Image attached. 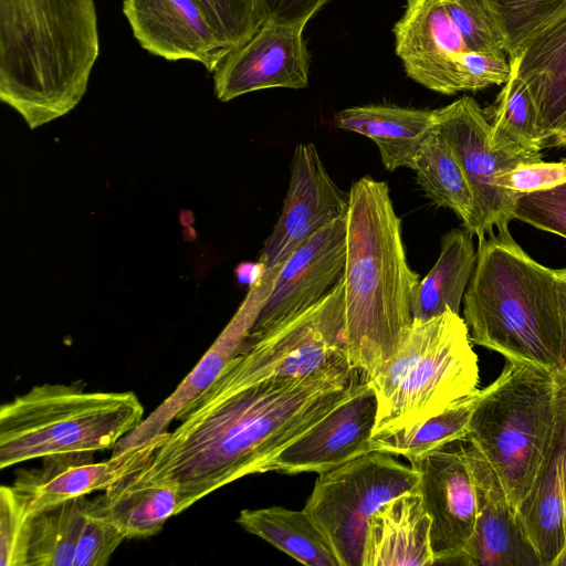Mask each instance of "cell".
<instances>
[{
	"label": "cell",
	"mask_w": 566,
	"mask_h": 566,
	"mask_svg": "<svg viewBox=\"0 0 566 566\" xmlns=\"http://www.w3.org/2000/svg\"><path fill=\"white\" fill-rule=\"evenodd\" d=\"M364 378L357 370L301 379L271 378L233 386L217 379L193 400L142 467L172 482L187 510L272 461L346 398Z\"/></svg>",
	"instance_id": "1"
},
{
	"label": "cell",
	"mask_w": 566,
	"mask_h": 566,
	"mask_svg": "<svg viewBox=\"0 0 566 566\" xmlns=\"http://www.w3.org/2000/svg\"><path fill=\"white\" fill-rule=\"evenodd\" d=\"M348 197L344 338L352 368L366 379L411 325L421 280L408 264L388 185L365 176Z\"/></svg>",
	"instance_id": "2"
},
{
	"label": "cell",
	"mask_w": 566,
	"mask_h": 566,
	"mask_svg": "<svg viewBox=\"0 0 566 566\" xmlns=\"http://www.w3.org/2000/svg\"><path fill=\"white\" fill-rule=\"evenodd\" d=\"M98 54L94 0H0V98L30 128L80 103Z\"/></svg>",
	"instance_id": "3"
},
{
	"label": "cell",
	"mask_w": 566,
	"mask_h": 566,
	"mask_svg": "<svg viewBox=\"0 0 566 566\" xmlns=\"http://www.w3.org/2000/svg\"><path fill=\"white\" fill-rule=\"evenodd\" d=\"M463 305L473 343L507 361L560 371L556 270L531 258L509 227L479 240Z\"/></svg>",
	"instance_id": "4"
},
{
	"label": "cell",
	"mask_w": 566,
	"mask_h": 566,
	"mask_svg": "<svg viewBox=\"0 0 566 566\" xmlns=\"http://www.w3.org/2000/svg\"><path fill=\"white\" fill-rule=\"evenodd\" d=\"M366 380L377 399L373 436L410 429L471 395L478 389L479 364L464 318L449 308L412 321Z\"/></svg>",
	"instance_id": "5"
},
{
	"label": "cell",
	"mask_w": 566,
	"mask_h": 566,
	"mask_svg": "<svg viewBox=\"0 0 566 566\" xmlns=\"http://www.w3.org/2000/svg\"><path fill=\"white\" fill-rule=\"evenodd\" d=\"M144 418L133 391L34 386L1 406L0 469L55 453L113 450Z\"/></svg>",
	"instance_id": "6"
},
{
	"label": "cell",
	"mask_w": 566,
	"mask_h": 566,
	"mask_svg": "<svg viewBox=\"0 0 566 566\" xmlns=\"http://www.w3.org/2000/svg\"><path fill=\"white\" fill-rule=\"evenodd\" d=\"M555 373L507 361L480 391L465 440L485 458L516 510L531 492L555 419Z\"/></svg>",
	"instance_id": "7"
},
{
	"label": "cell",
	"mask_w": 566,
	"mask_h": 566,
	"mask_svg": "<svg viewBox=\"0 0 566 566\" xmlns=\"http://www.w3.org/2000/svg\"><path fill=\"white\" fill-rule=\"evenodd\" d=\"M419 474L389 453L370 451L318 474L304 511L340 566H363L370 516L394 497L417 489Z\"/></svg>",
	"instance_id": "8"
},
{
	"label": "cell",
	"mask_w": 566,
	"mask_h": 566,
	"mask_svg": "<svg viewBox=\"0 0 566 566\" xmlns=\"http://www.w3.org/2000/svg\"><path fill=\"white\" fill-rule=\"evenodd\" d=\"M343 277L310 308L272 328L242 352L218 378L240 386L271 378L301 379L354 370L344 338Z\"/></svg>",
	"instance_id": "9"
},
{
	"label": "cell",
	"mask_w": 566,
	"mask_h": 566,
	"mask_svg": "<svg viewBox=\"0 0 566 566\" xmlns=\"http://www.w3.org/2000/svg\"><path fill=\"white\" fill-rule=\"evenodd\" d=\"M409 461L419 474L418 490L431 516L434 564H457L474 532L483 497L499 480L465 439Z\"/></svg>",
	"instance_id": "10"
},
{
	"label": "cell",
	"mask_w": 566,
	"mask_h": 566,
	"mask_svg": "<svg viewBox=\"0 0 566 566\" xmlns=\"http://www.w3.org/2000/svg\"><path fill=\"white\" fill-rule=\"evenodd\" d=\"M436 128L449 144L471 188L479 240L509 227L518 193L502 188V176L522 164L541 161L542 153L514 154L490 145L491 127L480 104L464 95L436 109Z\"/></svg>",
	"instance_id": "11"
},
{
	"label": "cell",
	"mask_w": 566,
	"mask_h": 566,
	"mask_svg": "<svg viewBox=\"0 0 566 566\" xmlns=\"http://www.w3.org/2000/svg\"><path fill=\"white\" fill-rule=\"evenodd\" d=\"M304 29L305 24L266 19L245 43L228 52L212 72L218 99L229 102L266 88L307 87L310 56Z\"/></svg>",
	"instance_id": "12"
},
{
	"label": "cell",
	"mask_w": 566,
	"mask_h": 566,
	"mask_svg": "<svg viewBox=\"0 0 566 566\" xmlns=\"http://www.w3.org/2000/svg\"><path fill=\"white\" fill-rule=\"evenodd\" d=\"M345 263L346 217L316 231L285 259L248 339L317 303L343 277Z\"/></svg>",
	"instance_id": "13"
},
{
	"label": "cell",
	"mask_w": 566,
	"mask_h": 566,
	"mask_svg": "<svg viewBox=\"0 0 566 566\" xmlns=\"http://www.w3.org/2000/svg\"><path fill=\"white\" fill-rule=\"evenodd\" d=\"M349 197L328 175L313 144H298L281 214L261 250L259 265L273 269L307 238L347 216Z\"/></svg>",
	"instance_id": "14"
},
{
	"label": "cell",
	"mask_w": 566,
	"mask_h": 566,
	"mask_svg": "<svg viewBox=\"0 0 566 566\" xmlns=\"http://www.w3.org/2000/svg\"><path fill=\"white\" fill-rule=\"evenodd\" d=\"M281 264L260 270L251 289L214 343L191 371L140 424L113 449L118 454L128 448L146 444L168 431L174 420L221 376L228 365L242 352L250 333L275 283Z\"/></svg>",
	"instance_id": "15"
},
{
	"label": "cell",
	"mask_w": 566,
	"mask_h": 566,
	"mask_svg": "<svg viewBox=\"0 0 566 566\" xmlns=\"http://www.w3.org/2000/svg\"><path fill=\"white\" fill-rule=\"evenodd\" d=\"M377 399L363 378L352 392L272 461L270 472L324 473L371 451Z\"/></svg>",
	"instance_id": "16"
},
{
	"label": "cell",
	"mask_w": 566,
	"mask_h": 566,
	"mask_svg": "<svg viewBox=\"0 0 566 566\" xmlns=\"http://www.w3.org/2000/svg\"><path fill=\"white\" fill-rule=\"evenodd\" d=\"M392 32L409 78L440 94L462 92L459 62L469 50L443 0H406Z\"/></svg>",
	"instance_id": "17"
},
{
	"label": "cell",
	"mask_w": 566,
	"mask_h": 566,
	"mask_svg": "<svg viewBox=\"0 0 566 566\" xmlns=\"http://www.w3.org/2000/svg\"><path fill=\"white\" fill-rule=\"evenodd\" d=\"M165 433L146 444L112 454L102 462H96L94 452L87 451L43 457L39 468L18 471L12 486L27 499L33 515L66 501L105 491L125 474L143 467Z\"/></svg>",
	"instance_id": "18"
},
{
	"label": "cell",
	"mask_w": 566,
	"mask_h": 566,
	"mask_svg": "<svg viewBox=\"0 0 566 566\" xmlns=\"http://www.w3.org/2000/svg\"><path fill=\"white\" fill-rule=\"evenodd\" d=\"M123 13L153 55L196 61L212 73L229 52L195 0H124Z\"/></svg>",
	"instance_id": "19"
},
{
	"label": "cell",
	"mask_w": 566,
	"mask_h": 566,
	"mask_svg": "<svg viewBox=\"0 0 566 566\" xmlns=\"http://www.w3.org/2000/svg\"><path fill=\"white\" fill-rule=\"evenodd\" d=\"M509 61L533 98L547 146L566 147V11Z\"/></svg>",
	"instance_id": "20"
},
{
	"label": "cell",
	"mask_w": 566,
	"mask_h": 566,
	"mask_svg": "<svg viewBox=\"0 0 566 566\" xmlns=\"http://www.w3.org/2000/svg\"><path fill=\"white\" fill-rule=\"evenodd\" d=\"M555 419L537 479L517 514L542 566H551L565 545L562 479L566 464V371L555 373Z\"/></svg>",
	"instance_id": "21"
},
{
	"label": "cell",
	"mask_w": 566,
	"mask_h": 566,
	"mask_svg": "<svg viewBox=\"0 0 566 566\" xmlns=\"http://www.w3.org/2000/svg\"><path fill=\"white\" fill-rule=\"evenodd\" d=\"M430 531L431 516L417 486L394 497L370 516L361 565H433Z\"/></svg>",
	"instance_id": "22"
},
{
	"label": "cell",
	"mask_w": 566,
	"mask_h": 566,
	"mask_svg": "<svg viewBox=\"0 0 566 566\" xmlns=\"http://www.w3.org/2000/svg\"><path fill=\"white\" fill-rule=\"evenodd\" d=\"M336 127L370 138L388 171L415 169L418 153L436 124V109L396 105L344 108L334 117Z\"/></svg>",
	"instance_id": "23"
},
{
	"label": "cell",
	"mask_w": 566,
	"mask_h": 566,
	"mask_svg": "<svg viewBox=\"0 0 566 566\" xmlns=\"http://www.w3.org/2000/svg\"><path fill=\"white\" fill-rule=\"evenodd\" d=\"M468 566H542L538 554L499 482L485 493L474 532L457 560Z\"/></svg>",
	"instance_id": "24"
},
{
	"label": "cell",
	"mask_w": 566,
	"mask_h": 566,
	"mask_svg": "<svg viewBox=\"0 0 566 566\" xmlns=\"http://www.w3.org/2000/svg\"><path fill=\"white\" fill-rule=\"evenodd\" d=\"M126 539L157 534L172 516L185 511L178 488L148 476L139 469L114 482L95 497Z\"/></svg>",
	"instance_id": "25"
},
{
	"label": "cell",
	"mask_w": 566,
	"mask_h": 566,
	"mask_svg": "<svg viewBox=\"0 0 566 566\" xmlns=\"http://www.w3.org/2000/svg\"><path fill=\"white\" fill-rule=\"evenodd\" d=\"M475 261L469 230L452 229L443 234L439 258L419 283L411 307L412 321H428L449 308L459 314Z\"/></svg>",
	"instance_id": "26"
},
{
	"label": "cell",
	"mask_w": 566,
	"mask_h": 566,
	"mask_svg": "<svg viewBox=\"0 0 566 566\" xmlns=\"http://www.w3.org/2000/svg\"><path fill=\"white\" fill-rule=\"evenodd\" d=\"M237 523L307 566H340L332 547L304 511L282 506L242 510Z\"/></svg>",
	"instance_id": "27"
},
{
	"label": "cell",
	"mask_w": 566,
	"mask_h": 566,
	"mask_svg": "<svg viewBox=\"0 0 566 566\" xmlns=\"http://www.w3.org/2000/svg\"><path fill=\"white\" fill-rule=\"evenodd\" d=\"M413 170L426 196L437 206L452 210L464 228L476 234L478 220L471 188L436 124L418 153Z\"/></svg>",
	"instance_id": "28"
},
{
	"label": "cell",
	"mask_w": 566,
	"mask_h": 566,
	"mask_svg": "<svg viewBox=\"0 0 566 566\" xmlns=\"http://www.w3.org/2000/svg\"><path fill=\"white\" fill-rule=\"evenodd\" d=\"M483 112L491 127L492 148L535 154L547 147L533 98L512 66L509 80Z\"/></svg>",
	"instance_id": "29"
},
{
	"label": "cell",
	"mask_w": 566,
	"mask_h": 566,
	"mask_svg": "<svg viewBox=\"0 0 566 566\" xmlns=\"http://www.w3.org/2000/svg\"><path fill=\"white\" fill-rule=\"evenodd\" d=\"M480 391L476 389L410 429L374 434L370 440L371 451L411 460L452 441L465 439Z\"/></svg>",
	"instance_id": "30"
},
{
	"label": "cell",
	"mask_w": 566,
	"mask_h": 566,
	"mask_svg": "<svg viewBox=\"0 0 566 566\" xmlns=\"http://www.w3.org/2000/svg\"><path fill=\"white\" fill-rule=\"evenodd\" d=\"M86 496L33 515L27 566H73Z\"/></svg>",
	"instance_id": "31"
},
{
	"label": "cell",
	"mask_w": 566,
	"mask_h": 566,
	"mask_svg": "<svg viewBox=\"0 0 566 566\" xmlns=\"http://www.w3.org/2000/svg\"><path fill=\"white\" fill-rule=\"evenodd\" d=\"M507 43L509 56L566 11V0H489Z\"/></svg>",
	"instance_id": "32"
},
{
	"label": "cell",
	"mask_w": 566,
	"mask_h": 566,
	"mask_svg": "<svg viewBox=\"0 0 566 566\" xmlns=\"http://www.w3.org/2000/svg\"><path fill=\"white\" fill-rule=\"evenodd\" d=\"M469 51L507 56V43L489 0H443Z\"/></svg>",
	"instance_id": "33"
},
{
	"label": "cell",
	"mask_w": 566,
	"mask_h": 566,
	"mask_svg": "<svg viewBox=\"0 0 566 566\" xmlns=\"http://www.w3.org/2000/svg\"><path fill=\"white\" fill-rule=\"evenodd\" d=\"M227 50L245 43L266 20L261 0H195Z\"/></svg>",
	"instance_id": "34"
},
{
	"label": "cell",
	"mask_w": 566,
	"mask_h": 566,
	"mask_svg": "<svg viewBox=\"0 0 566 566\" xmlns=\"http://www.w3.org/2000/svg\"><path fill=\"white\" fill-rule=\"evenodd\" d=\"M33 514L12 485L0 488V565L27 566Z\"/></svg>",
	"instance_id": "35"
},
{
	"label": "cell",
	"mask_w": 566,
	"mask_h": 566,
	"mask_svg": "<svg viewBox=\"0 0 566 566\" xmlns=\"http://www.w3.org/2000/svg\"><path fill=\"white\" fill-rule=\"evenodd\" d=\"M125 539V534L97 500H88L73 566H105Z\"/></svg>",
	"instance_id": "36"
},
{
	"label": "cell",
	"mask_w": 566,
	"mask_h": 566,
	"mask_svg": "<svg viewBox=\"0 0 566 566\" xmlns=\"http://www.w3.org/2000/svg\"><path fill=\"white\" fill-rule=\"evenodd\" d=\"M513 219L566 239V182L516 196Z\"/></svg>",
	"instance_id": "37"
},
{
	"label": "cell",
	"mask_w": 566,
	"mask_h": 566,
	"mask_svg": "<svg viewBox=\"0 0 566 566\" xmlns=\"http://www.w3.org/2000/svg\"><path fill=\"white\" fill-rule=\"evenodd\" d=\"M462 92H476L503 85L511 75L507 56L467 51L459 62Z\"/></svg>",
	"instance_id": "38"
},
{
	"label": "cell",
	"mask_w": 566,
	"mask_h": 566,
	"mask_svg": "<svg viewBox=\"0 0 566 566\" xmlns=\"http://www.w3.org/2000/svg\"><path fill=\"white\" fill-rule=\"evenodd\" d=\"M566 182V158L559 161L522 164L499 180L502 188L515 193L552 189Z\"/></svg>",
	"instance_id": "39"
},
{
	"label": "cell",
	"mask_w": 566,
	"mask_h": 566,
	"mask_svg": "<svg viewBox=\"0 0 566 566\" xmlns=\"http://www.w3.org/2000/svg\"><path fill=\"white\" fill-rule=\"evenodd\" d=\"M266 19L305 24L331 0H261Z\"/></svg>",
	"instance_id": "40"
},
{
	"label": "cell",
	"mask_w": 566,
	"mask_h": 566,
	"mask_svg": "<svg viewBox=\"0 0 566 566\" xmlns=\"http://www.w3.org/2000/svg\"><path fill=\"white\" fill-rule=\"evenodd\" d=\"M558 310L562 328L560 371H566V268L556 270Z\"/></svg>",
	"instance_id": "41"
},
{
	"label": "cell",
	"mask_w": 566,
	"mask_h": 566,
	"mask_svg": "<svg viewBox=\"0 0 566 566\" xmlns=\"http://www.w3.org/2000/svg\"><path fill=\"white\" fill-rule=\"evenodd\" d=\"M562 513H563V531L565 536V545L566 546V464L563 471L562 479Z\"/></svg>",
	"instance_id": "42"
},
{
	"label": "cell",
	"mask_w": 566,
	"mask_h": 566,
	"mask_svg": "<svg viewBox=\"0 0 566 566\" xmlns=\"http://www.w3.org/2000/svg\"><path fill=\"white\" fill-rule=\"evenodd\" d=\"M551 566H566V546L559 553V555L554 559Z\"/></svg>",
	"instance_id": "43"
}]
</instances>
